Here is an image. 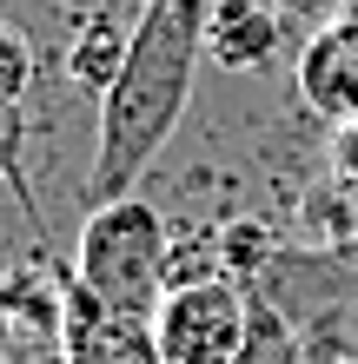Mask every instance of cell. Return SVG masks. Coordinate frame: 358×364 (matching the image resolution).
Returning a JSON list of instances; mask_svg holds the SVG:
<instances>
[{"instance_id":"cell-4","label":"cell","mask_w":358,"mask_h":364,"mask_svg":"<svg viewBox=\"0 0 358 364\" xmlns=\"http://www.w3.org/2000/svg\"><path fill=\"white\" fill-rule=\"evenodd\" d=\"M60 351H67V364H166L159 358V338H153V318H146V311H120V305H100V298L80 291V285H67Z\"/></svg>"},{"instance_id":"cell-14","label":"cell","mask_w":358,"mask_h":364,"mask_svg":"<svg viewBox=\"0 0 358 364\" xmlns=\"http://www.w3.org/2000/svg\"><path fill=\"white\" fill-rule=\"evenodd\" d=\"M0 364H14V351H7V338H0Z\"/></svg>"},{"instance_id":"cell-7","label":"cell","mask_w":358,"mask_h":364,"mask_svg":"<svg viewBox=\"0 0 358 364\" xmlns=\"http://www.w3.org/2000/svg\"><path fill=\"white\" fill-rule=\"evenodd\" d=\"M67 285L73 272L60 278L47 265H7L0 272V325L14 338H33V345H60V325H67Z\"/></svg>"},{"instance_id":"cell-1","label":"cell","mask_w":358,"mask_h":364,"mask_svg":"<svg viewBox=\"0 0 358 364\" xmlns=\"http://www.w3.org/2000/svg\"><path fill=\"white\" fill-rule=\"evenodd\" d=\"M206 27H213V0H139L126 60H120L107 100H100L87 205L139 192L153 159L173 146L186 106H193L199 60H206Z\"/></svg>"},{"instance_id":"cell-3","label":"cell","mask_w":358,"mask_h":364,"mask_svg":"<svg viewBox=\"0 0 358 364\" xmlns=\"http://www.w3.org/2000/svg\"><path fill=\"white\" fill-rule=\"evenodd\" d=\"M246 331H252V291L226 272L166 285V298L153 305V338L166 364H246Z\"/></svg>"},{"instance_id":"cell-6","label":"cell","mask_w":358,"mask_h":364,"mask_svg":"<svg viewBox=\"0 0 358 364\" xmlns=\"http://www.w3.org/2000/svg\"><path fill=\"white\" fill-rule=\"evenodd\" d=\"M285 20L272 0H213V27H206V60L219 73H259L279 53Z\"/></svg>"},{"instance_id":"cell-10","label":"cell","mask_w":358,"mask_h":364,"mask_svg":"<svg viewBox=\"0 0 358 364\" xmlns=\"http://www.w3.org/2000/svg\"><path fill=\"white\" fill-rule=\"evenodd\" d=\"M27 87H33V47H27L20 27L0 20V106H20Z\"/></svg>"},{"instance_id":"cell-12","label":"cell","mask_w":358,"mask_h":364,"mask_svg":"<svg viewBox=\"0 0 358 364\" xmlns=\"http://www.w3.org/2000/svg\"><path fill=\"white\" fill-rule=\"evenodd\" d=\"M332 173L358 192V126H339V139H332Z\"/></svg>"},{"instance_id":"cell-11","label":"cell","mask_w":358,"mask_h":364,"mask_svg":"<svg viewBox=\"0 0 358 364\" xmlns=\"http://www.w3.org/2000/svg\"><path fill=\"white\" fill-rule=\"evenodd\" d=\"M272 7H279L285 27H312V33H319L325 20H339V0H272Z\"/></svg>"},{"instance_id":"cell-8","label":"cell","mask_w":358,"mask_h":364,"mask_svg":"<svg viewBox=\"0 0 358 364\" xmlns=\"http://www.w3.org/2000/svg\"><path fill=\"white\" fill-rule=\"evenodd\" d=\"M126 40H133V20H113L107 7L87 14V20H80V33H73V47H67V80H73L80 93L107 100L120 60H126Z\"/></svg>"},{"instance_id":"cell-13","label":"cell","mask_w":358,"mask_h":364,"mask_svg":"<svg viewBox=\"0 0 358 364\" xmlns=\"http://www.w3.org/2000/svg\"><path fill=\"white\" fill-rule=\"evenodd\" d=\"M33 364H67V351H60V345H53V351H40Z\"/></svg>"},{"instance_id":"cell-2","label":"cell","mask_w":358,"mask_h":364,"mask_svg":"<svg viewBox=\"0 0 358 364\" xmlns=\"http://www.w3.org/2000/svg\"><path fill=\"white\" fill-rule=\"evenodd\" d=\"M73 285L93 291L100 305L153 318V305L173 285V225H166V212L139 192L87 205L80 239H73Z\"/></svg>"},{"instance_id":"cell-5","label":"cell","mask_w":358,"mask_h":364,"mask_svg":"<svg viewBox=\"0 0 358 364\" xmlns=\"http://www.w3.org/2000/svg\"><path fill=\"white\" fill-rule=\"evenodd\" d=\"M299 106L325 126H358V14L325 20L299 53Z\"/></svg>"},{"instance_id":"cell-9","label":"cell","mask_w":358,"mask_h":364,"mask_svg":"<svg viewBox=\"0 0 358 364\" xmlns=\"http://www.w3.org/2000/svg\"><path fill=\"white\" fill-rule=\"evenodd\" d=\"M272 252H279V239H272L265 219H226L219 225V272L239 278V285H246L252 272L272 265Z\"/></svg>"}]
</instances>
